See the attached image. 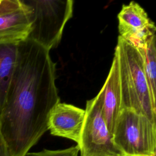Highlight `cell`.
Masks as SVG:
<instances>
[{
    "instance_id": "cell-2",
    "label": "cell",
    "mask_w": 156,
    "mask_h": 156,
    "mask_svg": "<svg viewBox=\"0 0 156 156\" xmlns=\"http://www.w3.org/2000/svg\"><path fill=\"white\" fill-rule=\"evenodd\" d=\"M114 55L118 63L122 109L133 110L156 123V101L152 98L139 50L119 36Z\"/></svg>"
},
{
    "instance_id": "cell-6",
    "label": "cell",
    "mask_w": 156,
    "mask_h": 156,
    "mask_svg": "<svg viewBox=\"0 0 156 156\" xmlns=\"http://www.w3.org/2000/svg\"><path fill=\"white\" fill-rule=\"evenodd\" d=\"M118 19L119 36L137 49L143 48L155 35L154 23L144 9L135 1L122 5Z\"/></svg>"
},
{
    "instance_id": "cell-7",
    "label": "cell",
    "mask_w": 156,
    "mask_h": 156,
    "mask_svg": "<svg viewBox=\"0 0 156 156\" xmlns=\"http://www.w3.org/2000/svg\"><path fill=\"white\" fill-rule=\"evenodd\" d=\"M30 30L29 9L23 0H0V44H18Z\"/></svg>"
},
{
    "instance_id": "cell-5",
    "label": "cell",
    "mask_w": 156,
    "mask_h": 156,
    "mask_svg": "<svg viewBox=\"0 0 156 156\" xmlns=\"http://www.w3.org/2000/svg\"><path fill=\"white\" fill-rule=\"evenodd\" d=\"M102 88L94 98L87 101L80 141V156H124L116 147L102 112Z\"/></svg>"
},
{
    "instance_id": "cell-1",
    "label": "cell",
    "mask_w": 156,
    "mask_h": 156,
    "mask_svg": "<svg viewBox=\"0 0 156 156\" xmlns=\"http://www.w3.org/2000/svg\"><path fill=\"white\" fill-rule=\"evenodd\" d=\"M49 51L27 38L18 44L15 71L0 114V133L11 156H26L48 130L60 102Z\"/></svg>"
},
{
    "instance_id": "cell-3",
    "label": "cell",
    "mask_w": 156,
    "mask_h": 156,
    "mask_svg": "<svg viewBox=\"0 0 156 156\" xmlns=\"http://www.w3.org/2000/svg\"><path fill=\"white\" fill-rule=\"evenodd\" d=\"M28 7L31 30L28 38L50 51L58 46L66 23L73 16L72 0H23Z\"/></svg>"
},
{
    "instance_id": "cell-8",
    "label": "cell",
    "mask_w": 156,
    "mask_h": 156,
    "mask_svg": "<svg viewBox=\"0 0 156 156\" xmlns=\"http://www.w3.org/2000/svg\"><path fill=\"white\" fill-rule=\"evenodd\" d=\"M85 110L65 102L57 103L49 116L48 127L51 135L79 144L82 131Z\"/></svg>"
},
{
    "instance_id": "cell-11",
    "label": "cell",
    "mask_w": 156,
    "mask_h": 156,
    "mask_svg": "<svg viewBox=\"0 0 156 156\" xmlns=\"http://www.w3.org/2000/svg\"><path fill=\"white\" fill-rule=\"evenodd\" d=\"M156 36L153 35L141 49L144 69L153 99L156 101Z\"/></svg>"
},
{
    "instance_id": "cell-10",
    "label": "cell",
    "mask_w": 156,
    "mask_h": 156,
    "mask_svg": "<svg viewBox=\"0 0 156 156\" xmlns=\"http://www.w3.org/2000/svg\"><path fill=\"white\" fill-rule=\"evenodd\" d=\"M18 44H0V114L15 71Z\"/></svg>"
},
{
    "instance_id": "cell-12",
    "label": "cell",
    "mask_w": 156,
    "mask_h": 156,
    "mask_svg": "<svg viewBox=\"0 0 156 156\" xmlns=\"http://www.w3.org/2000/svg\"><path fill=\"white\" fill-rule=\"evenodd\" d=\"M79 152V147L77 145H76L66 149L58 150L44 149L39 152L28 153L26 156H78Z\"/></svg>"
},
{
    "instance_id": "cell-9",
    "label": "cell",
    "mask_w": 156,
    "mask_h": 156,
    "mask_svg": "<svg viewBox=\"0 0 156 156\" xmlns=\"http://www.w3.org/2000/svg\"><path fill=\"white\" fill-rule=\"evenodd\" d=\"M102 112L108 127L113 135L116 120L122 110L119 67L114 55L107 79L102 87Z\"/></svg>"
},
{
    "instance_id": "cell-4",
    "label": "cell",
    "mask_w": 156,
    "mask_h": 156,
    "mask_svg": "<svg viewBox=\"0 0 156 156\" xmlns=\"http://www.w3.org/2000/svg\"><path fill=\"white\" fill-rule=\"evenodd\" d=\"M113 141L124 156H156V123L133 110L122 108Z\"/></svg>"
},
{
    "instance_id": "cell-13",
    "label": "cell",
    "mask_w": 156,
    "mask_h": 156,
    "mask_svg": "<svg viewBox=\"0 0 156 156\" xmlns=\"http://www.w3.org/2000/svg\"><path fill=\"white\" fill-rule=\"evenodd\" d=\"M0 156H11L8 147L0 133Z\"/></svg>"
}]
</instances>
